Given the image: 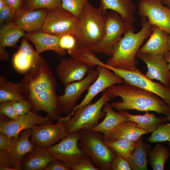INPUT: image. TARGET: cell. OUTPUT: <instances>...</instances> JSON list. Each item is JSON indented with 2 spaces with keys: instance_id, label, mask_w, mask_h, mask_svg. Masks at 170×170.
I'll use <instances>...</instances> for the list:
<instances>
[{
  "instance_id": "17",
  "label": "cell",
  "mask_w": 170,
  "mask_h": 170,
  "mask_svg": "<svg viewBox=\"0 0 170 170\" xmlns=\"http://www.w3.org/2000/svg\"><path fill=\"white\" fill-rule=\"evenodd\" d=\"M92 68L89 65L72 57L63 58L56 71L60 82L65 85L82 80L85 74Z\"/></svg>"
},
{
  "instance_id": "53",
  "label": "cell",
  "mask_w": 170,
  "mask_h": 170,
  "mask_svg": "<svg viewBox=\"0 0 170 170\" xmlns=\"http://www.w3.org/2000/svg\"><path fill=\"white\" fill-rule=\"evenodd\" d=\"M168 141L169 142V144L170 145V139L168 140Z\"/></svg>"
},
{
  "instance_id": "7",
  "label": "cell",
  "mask_w": 170,
  "mask_h": 170,
  "mask_svg": "<svg viewBox=\"0 0 170 170\" xmlns=\"http://www.w3.org/2000/svg\"><path fill=\"white\" fill-rule=\"evenodd\" d=\"M21 83L26 98L45 91H56L57 83L50 68L43 59L25 73Z\"/></svg>"
},
{
  "instance_id": "26",
  "label": "cell",
  "mask_w": 170,
  "mask_h": 170,
  "mask_svg": "<svg viewBox=\"0 0 170 170\" xmlns=\"http://www.w3.org/2000/svg\"><path fill=\"white\" fill-rule=\"evenodd\" d=\"M26 99L24 87L21 83H14L0 76V103Z\"/></svg>"
},
{
  "instance_id": "29",
  "label": "cell",
  "mask_w": 170,
  "mask_h": 170,
  "mask_svg": "<svg viewBox=\"0 0 170 170\" xmlns=\"http://www.w3.org/2000/svg\"><path fill=\"white\" fill-rule=\"evenodd\" d=\"M26 35L24 31L13 22L6 23L0 29V47L15 48L20 38Z\"/></svg>"
},
{
  "instance_id": "23",
  "label": "cell",
  "mask_w": 170,
  "mask_h": 170,
  "mask_svg": "<svg viewBox=\"0 0 170 170\" xmlns=\"http://www.w3.org/2000/svg\"><path fill=\"white\" fill-rule=\"evenodd\" d=\"M99 8L104 16L106 10L110 9L118 13L126 22L133 24L135 21L136 7L131 0H100Z\"/></svg>"
},
{
  "instance_id": "47",
  "label": "cell",
  "mask_w": 170,
  "mask_h": 170,
  "mask_svg": "<svg viewBox=\"0 0 170 170\" xmlns=\"http://www.w3.org/2000/svg\"><path fill=\"white\" fill-rule=\"evenodd\" d=\"M9 58V55L5 48L0 47V61L6 60Z\"/></svg>"
},
{
  "instance_id": "14",
  "label": "cell",
  "mask_w": 170,
  "mask_h": 170,
  "mask_svg": "<svg viewBox=\"0 0 170 170\" xmlns=\"http://www.w3.org/2000/svg\"><path fill=\"white\" fill-rule=\"evenodd\" d=\"M67 122L58 121L55 124L36 125L32 129L30 140L37 146L49 147L68 134L66 128Z\"/></svg>"
},
{
  "instance_id": "34",
  "label": "cell",
  "mask_w": 170,
  "mask_h": 170,
  "mask_svg": "<svg viewBox=\"0 0 170 170\" xmlns=\"http://www.w3.org/2000/svg\"><path fill=\"white\" fill-rule=\"evenodd\" d=\"M62 0H27L25 8L30 10L47 8L52 10L61 8Z\"/></svg>"
},
{
  "instance_id": "13",
  "label": "cell",
  "mask_w": 170,
  "mask_h": 170,
  "mask_svg": "<svg viewBox=\"0 0 170 170\" xmlns=\"http://www.w3.org/2000/svg\"><path fill=\"white\" fill-rule=\"evenodd\" d=\"M138 13L147 18L151 25H155L170 33V9L164 6L161 0H141L138 6Z\"/></svg>"
},
{
  "instance_id": "8",
  "label": "cell",
  "mask_w": 170,
  "mask_h": 170,
  "mask_svg": "<svg viewBox=\"0 0 170 170\" xmlns=\"http://www.w3.org/2000/svg\"><path fill=\"white\" fill-rule=\"evenodd\" d=\"M81 136V130L77 131L68 134L58 144L46 149L54 159L68 165H74L87 156L78 145Z\"/></svg>"
},
{
  "instance_id": "52",
  "label": "cell",
  "mask_w": 170,
  "mask_h": 170,
  "mask_svg": "<svg viewBox=\"0 0 170 170\" xmlns=\"http://www.w3.org/2000/svg\"><path fill=\"white\" fill-rule=\"evenodd\" d=\"M164 117L166 119L167 121H170V116H165V117Z\"/></svg>"
},
{
  "instance_id": "25",
  "label": "cell",
  "mask_w": 170,
  "mask_h": 170,
  "mask_svg": "<svg viewBox=\"0 0 170 170\" xmlns=\"http://www.w3.org/2000/svg\"><path fill=\"white\" fill-rule=\"evenodd\" d=\"M53 159L46 148L37 146L25 155L21 164L24 170H41L45 169Z\"/></svg>"
},
{
  "instance_id": "24",
  "label": "cell",
  "mask_w": 170,
  "mask_h": 170,
  "mask_svg": "<svg viewBox=\"0 0 170 170\" xmlns=\"http://www.w3.org/2000/svg\"><path fill=\"white\" fill-rule=\"evenodd\" d=\"M152 33L138 53L152 54H164L168 50V33L158 26L151 25Z\"/></svg>"
},
{
  "instance_id": "33",
  "label": "cell",
  "mask_w": 170,
  "mask_h": 170,
  "mask_svg": "<svg viewBox=\"0 0 170 170\" xmlns=\"http://www.w3.org/2000/svg\"><path fill=\"white\" fill-rule=\"evenodd\" d=\"M68 53L72 58L86 63L93 68L96 65H100L103 63L89 48L79 47L68 51Z\"/></svg>"
},
{
  "instance_id": "31",
  "label": "cell",
  "mask_w": 170,
  "mask_h": 170,
  "mask_svg": "<svg viewBox=\"0 0 170 170\" xmlns=\"http://www.w3.org/2000/svg\"><path fill=\"white\" fill-rule=\"evenodd\" d=\"M148 155L150 164L153 170H163L164 165L170 156L168 149L163 145L157 144L149 150Z\"/></svg>"
},
{
  "instance_id": "32",
  "label": "cell",
  "mask_w": 170,
  "mask_h": 170,
  "mask_svg": "<svg viewBox=\"0 0 170 170\" xmlns=\"http://www.w3.org/2000/svg\"><path fill=\"white\" fill-rule=\"evenodd\" d=\"M105 143L108 147L114 150L117 156H122L127 160L130 157L137 144V142L125 139L109 141Z\"/></svg>"
},
{
  "instance_id": "6",
  "label": "cell",
  "mask_w": 170,
  "mask_h": 170,
  "mask_svg": "<svg viewBox=\"0 0 170 170\" xmlns=\"http://www.w3.org/2000/svg\"><path fill=\"white\" fill-rule=\"evenodd\" d=\"M105 30L103 37L94 44L89 50L93 53H103L110 57L113 54L114 45L132 24L125 22L116 12L110 10L106 12Z\"/></svg>"
},
{
  "instance_id": "30",
  "label": "cell",
  "mask_w": 170,
  "mask_h": 170,
  "mask_svg": "<svg viewBox=\"0 0 170 170\" xmlns=\"http://www.w3.org/2000/svg\"><path fill=\"white\" fill-rule=\"evenodd\" d=\"M149 150L141 136L127 161L133 170H147V157Z\"/></svg>"
},
{
  "instance_id": "46",
  "label": "cell",
  "mask_w": 170,
  "mask_h": 170,
  "mask_svg": "<svg viewBox=\"0 0 170 170\" xmlns=\"http://www.w3.org/2000/svg\"><path fill=\"white\" fill-rule=\"evenodd\" d=\"M16 13L23 8L22 0H3Z\"/></svg>"
},
{
  "instance_id": "27",
  "label": "cell",
  "mask_w": 170,
  "mask_h": 170,
  "mask_svg": "<svg viewBox=\"0 0 170 170\" xmlns=\"http://www.w3.org/2000/svg\"><path fill=\"white\" fill-rule=\"evenodd\" d=\"M118 112L126 116L128 120L136 123L137 127L146 130L150 133L154 131L160 124L167 121L164 117H157L154 114L148 111H146L145 113L143 115H132L126 110Z\"/></svg>"
},
{
  "instance_id": "51",
  "label": "cell",
  "mask_w": 170,
  "mask_h": 170,
  "mask_svg": "<svg viewBox=\"0 0 170 170\" xmlns=\"http://www.w3.org/2000/svg\"><path fill=\"white\" fill-rule=\"evenodd\" d=\"M167 48L168 50L170 51V33L168 36Z\"/></svg>"
},
{
  "instance_id": "12",
  "label": "cell",
  "mask_w": 170,
  "mask_h": 170,
  "mask_svg": "<svg viewBox=\"0 0 170 170\" xmlns=\"http://www.w3.org/2000/svg\"><path fill=\"white\" fill-rule=\"evenodd\" d=\"M87 76L77 82H73L65 85L64 94L58 96L60 108L64 113L68 115L76 106V103L82 94L88 90L97 78V70L90 69Z\"/></svg>"
},
{
  "instance_id": "42",
  "label": "cell",
  "mask_w": 170,
  "mask_h": 170,
  "mask_svg": "<svg viewBox=\"0 0 170 170\" xmlns=\"http://www.w3.org/2000/svg\"><path fill=\"white\" fill-rule=\"evenodd\" d=\"M0 170H15L13 167L6 150H0Z\"/></svg>"
},
{
  "instance_id": "35",
  "label": "cell",
  "mask_w": 170,
  "mask_h": 170,
  "mask_svg": "<svg viewBox=\"0 0 170 170\" xmlns=\"http://www.w3.org/2000/svg\"><path fill=\"white\" fill-rule=\"evenodd\" d=\"M170 139V123L160 124L146 140L150 143L162 142Z\"/></svg>"
},
{
  "instance_id": "16",
  "label": "cell",
  "mask_w": 170,
  "mask_h": 170,
  "mask_svg": "<svg viewBox=\"0 0 170 170\" xmlns=\"http://www.w3.org/2000/svg\"><path fill=\"white\" fill-rule=\"evenodd\" d=\"M137 57L146 65L147 71L145 75L146 77L151 80H159L164 85L170 88V71L163 54L138 53Z\"/></svg>"
},
{
  "instance_id": "43",
  "label": "cell",
  "mask_w": 170,
  "mask_h": 170,
  "mask_svg": "<svg viewBox=\"0 0 170 170\" xmlns=\"http://www.w3.org/2000/svg\"><path fill=\"white\" fill-rule=\"evenodd\" d=\"M10 7L7 5L0 11V21L1 23H7L12 21L16 14Z\"/></svg>"
},
{
  "instance_id": "2",
  "label": "cell",
  "mask_w": 170,
  "mask_h": 170,
  "mask_svg": "<svg viewBox=\"0 0 170 170\" xmlns=\"http://www.w3.org/2000/svg\"><path fill=\"white\" fill-rule=\"evenodd\" d=\"M141 21L142 28L139 32H134L135 28L133 26L125 31L123 36L114 46L113 54L106 61V65L126 71L137 70V54L144 40L152 33L151 25L147 18L141 17Z\"/></svg>"
},
{
  "instance_id": "22",
  "label": "cell",
  "mask_w": 170,
  "mask_h": 170,
  "mask_svg": "<svg viewBox=\"0 0 170 170\" xmlns=\"http://www.w3.org/2000/svg\"><path fill=\"white\" fill-rule=\"evenodd\" d=\"M112 109L110 104L106 102L102 108V110L106 113L105 118L90 130L102 133L104 142L108 141L119 127L123 122L128 120L126 116L118 112H115Z\"/></svg>"
},
{
  "instance_id": "44",
  "label": "cell",
  "mask_w": 170,
  "mask_h": 170,
  "mask_svg": "<svg viewBox=\"0 0 170 170\" xmlns=\"http://www.w3.org/2000/svg\"><path fill=\"white\" fill-rule=\"evenodd\" d=\"M46 170H71V168L65 163L58 160L54 159L47 165Z\"/></svg>"
},
{
  "instance_id": "50",
  "label": "cell",
  "mask_w": 170,
  "mask_h": 170,
  "mask_svg": "<svg viewBox=\"0 0 170 170\" xmlns=\"http://www.w3.org/2000/svg\"><path fill=\"white\" fill-rule=\"evenodd\" d=\"M7 5L3 0H0V11L2 10Z\"/></svg>"
},
{
  "instance_id": "18",
  "label": "cell",
  "mask_w": 170,
  "mask_h": 170,
  "mask_svg": "<svg viewBox=\"0 0 170 170\" xmlns=\"http://www.w3.org/2000/svg\"><path fill=\"white\" fill-rule=\"evenodd\" d=\"M32 129L21 131L16 137L10 139V145L7 150L10 159L15 170H22L21 162L25 155L35 148L34 144L29 140Z\"/></svg>"
},
{
  "instance_id": "4",
  "label": "cell",
  "mask_w": 170,
  "mask_h": 170,
  "mask_svg": "<svg viewBox=\"0 0 170 170\" xmlns=\"http://www.w3.org/2000/svg\"><path fill=\"white\" fill-rule=\"evenodd\" d=\"M78 141L80 148L90 157L98 170H111V163L117 155L103 140V134L99 132L81 130Z\"/></svg>"
},
{
  "instance_id": "9",
  "label": "cell",
  "mask_w": 170,
  "mask_h": 170,
  "mask_svg": "<svg viewBox=\"0 0 170 170\" xmlns=\"http://www.w3.org/2000/svg\"><path fill=\"white\" fill-rule=\"evenodd\" d=\"M79 20V18L62 8L48 9L42 30L49 34L60 36L72 34L77 25Z\"/></svg>"
},
{
  "instance_id": "19",
  "label": "cell",
  "mask_w": 170,
  "mask_h": 170,
  "mask_svg": "<svg viewBox=\"0 0 170 170\" xmlns=\"http://www.w3.org/2000/svg\"><path fill=\"white\" fill-rule=\"evenodd\" d=\"M25 37L13 60V67L20 74L26 73L44 58L33 49Z\"/></svg>"
},
{
  "instance_id": "37",
  "label": "cell",
  "mask_w": 170,
  "mask_h": 170,
  "mask_svg": "<svg viewBox=\"0 0 170 170\" xmlns=\"http://www.w3.org/2000/svg\"><path fill=\"white\" fill-rule=\"evenodd\" d=\"M12 105L19 116L25 115L32 110V105L26 99L12 101Z\"/></svg>"
},
{
  "instance_id": "38",
  "label": "cell",
  "mask_w": 170,
  "mask_h": 170,
  "mask_svg": "<svg viewBox=\"0 0 170 170\" xmlns=\"http://www.w3.org/2000/svg\"><path fill=\"white\" fill-rule=\"evenodd\" d=\"M60 44L62 48L67 51L79 48L76 40L72 34H66L61 36Z\"/></svg>"
},
{
  "instance_id": "21",
  "label": "cell",
  "mask_w": 170,
  "mask_h": 170,
  "mask_svg": "<svg viewBox=\"0 0 170 170\" xmlns=\"http://www.w3.org/2000/svg\"><path fill=\"white\" fill-rule=\"evenodd\" d=\"M61 36L51 34L42 30L27 32L26 37L35 45L36 51L39 54L47 50H52L60 56L66 54L61 48L60 40Z\"/></svg>"
},
{
  "instance_id": "3",
  "label": "cell",
  "mask_w": 170,
  "mask_h": 170,
  "mask_svg": "<svg viewBox=\"0 0 170 170\" xmlns=\"http://www.w3.org/2000/svg\"><path fill=\"white\" fill-rule=\"evenodd\" d=\"M106 23L105 16L103 15L100 8L95 7L87 1L72 33L79 47L89 49L100 40L105 34Z\"/></svg>"
},
{
  "instance_id": "40",
  "label": "cell",
  "mask_w": 170,
  "mask_h": 170,
  "mask_svg": "<svg viewBox=\"0 0 170 170\" xmlns=\"http://www.w3.org/2000/svg\"><path fill=\"white\" fill-rule=\"evenodd\" d=\"M68 165L72 170H98L87 156L76 164Z\"/></svg>"
},
{
  "instance_id": "10",
  "label": "cell",
  "mask_w": 170,
  "mask_h": 170,
  "mask_svg": "<svg viewBox=\"0 0 170 170\" xmlns=\"http://www.w3.org/2000/svg\"><path fill=\"white\" fill-rule=\"evenodd\" d=\"M104 64V65L121 76L126 82L160 97L170 107V88L147 78L138 68L135 71H131L114 68L105 63Z\"/></svg>"
},
{
  "instance_id": "54",
  "label": "cell",
  "mask_w": 170,
  "mask_h": 170,
  "mask_svg": "<svg viewBox=\"0 0 170 170\" xmlns=\"http://www.w3.org/2000/svg\"></svg>"
},
{
  "instance_id": "28",
  "label": "cell",
  "mask_w": 170,
  "mask_h": 170,
  "mask_svg": "<svg viewBox=\"0 0 170 170\" xmlns=\"http://www.w3.org/2000/svg\"><path fill=\"white\" fill-rule=\"evenodd\" d=\"M137 125L136 123L131 121L128 120L123 122L112 135L108 141L125 139L137 142L143 135L150 133L146 130L137 127Z\"/></svg>"
},
{
  "instance_id": "45",
  "label": "cell",
  "mask_w": 170,
  "mask_h": 170,
  "mask_svg": "<svg viewBox=\"0 0 170 170\" xmlns=\"http://www.w3.org/2000/svg\"><path fill=\"white\" fill-rule=\"evenodd\" d=\"M10 145V139L8 135L0 132V150H7Z\"/></svg>"
},
{
  "instance_id": "41",
  "label": "cell",
  "mask_w": 170,
  "mask_h": 170,
  "mask_svg": "<svg viewBox=\"0 0 170 170\" xmlns=\"http://www.w3.org/2000/svg\"><path fill=\"white\" fill-rule=\"evenodd\" d=\"M132 170L127 160L125 158L116 155L111 165V170Z\"/></svg>"
},
{
  "instance_id": "39",
  "label": "cell",
  "mask_w": 170,
  "mask_h": 170,
  "mask_svg": "<svg viewBox=\"0 0 170 170\" xmlns=\"http://www.w3.org/2000/svg\"><path fill=\"white\" fill-rule=\"evenodd\" d=\"M0 114H3L13 120L16 119L18 116L12 105L11 101L0 103Z\"/></svg>"
},
{
  "instance_id": "49",
  "label": "cell",
  "mask_w": 170,
  "mask_h": 170,
  "mask_svg": "<svg viewBox=\"0 0 170 170\" xmlns=\"http://www.w3.org/2000/svg\"><path fill=\"white\" fill-rule=\"evenodd\" d=\"M162 4L166 5L170 9V0H161Z\"/></svg>"
},
{
  "instance_id": "20",
  "label": "cell",
  "mask_w": 170,
  "mask_h": 170,
  "mask_svg": "<svg viewBox=\"0 0 170 170\" xmlns=\"http://www.w3.org/2000/svg\"><path fill=\"white\" fill-rule=\"evenodd\" d=\"M48 11L42 9L30 10L23 8L16 13L12 22L27 32L41 30Z\"/></svg>"
},
{
  "instance_id": "36",
  "label": "cell",
  "mask_w": 170,
  "mask_h": 170,
  "mask_svg": "<svg viewBox=\"0 0 170 170\" xmlns=\"http://www.w3.org/2000/svg\"><path fill=\"white\" fill-rule=\"evenodd\" d=\"M62 8L79 18L88 0H62Z\"/></svg>"
},
{
  "instance_id": "48",
  "label": "cell",
  "mask_w": 170,
  "mask_h": 170,
  "mask_svg": "<svg viewBox=\"0 0 170 170\" xmlns=\"http://www.w3.org/2000/svg\"><path fill=\"white\" fill-rule=\"evenodd\" d=\"M163 57L165 59L168 63V66L170 71V51L167 50L164 54Z\"/></svg>"
},
{
  "instance_id": "5",
  "label": "cell",
  "mask_w": 170,
  "mask_h": 170,
  "mask_svg": "<svg viewBox=\"0 0 170 170\" xmlns=\"http://www.w3.org/2000/svg\"><path fill=\"white\" fill-rule=\"evenodd\" d=\"M114 98L107 89L101 97L93 104L91 103L78 109L74 116L67 122L66 131L68 134L84 129L90 130L99 123V121L106 115L102 110L105 104Z\"/></svg>"
},
{
  "instance_id": "15",
  "label": "cell",
  "mask_w": 170,
  "mask_h": 170,
  "mask_svg": "<svg viewBox=\"0 0 170 170\" xmlns=\"http://www.w3.org/2000/svg\"><path fill=\"white\" fill-rule=\"evenodd\" d=\"M97 70L98 76L89 88L88 93L81 103L77 105L69 115H72L78 109L90 103L99 93L114 85L123 83L126 81L121 76L117 75L103 65H98Z\"/></svg>"
},
{
  "instance_id": "1",
  "label": "cell",
  "mask_w": 170,
  "mask_h": 170,
  "mask_svg": "<svg viewBox=\"0 0 170 170\" xmlns=\"http://www.w3.org/2000/svg\"><path fill=\"white\" fill-rule=\"evenodd\" d=\"M115 98L120 97L122 101L110 104L112 108L119 111L136 110L139 111H154L166 116H170V107L156 94L127 82L114 85L107 89Z\"/></svg>"
},
{
  "instance_id": "11",
  "label": "cell",
  "mask_w": 170,
  "mask_h": 170,
  "mask_svg": "<svg viewBox=\"0 0 170 170\" xmlns=\"http://www.w3.org/2000/svg\"><path fill=\"white\" fill-rule=\"evenodd\" d=\"M0 114V132L6 134L10 139L12 137L18 136L22 131L28 129H32L36 125L53 123L48 114L42 116L32 110L25 115L19 116L15 120L10 119L9 121L4 120L3 115Z\"/></svg>"
}]
</instances>
